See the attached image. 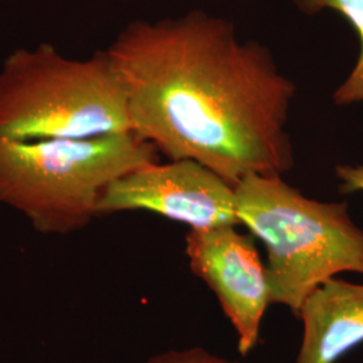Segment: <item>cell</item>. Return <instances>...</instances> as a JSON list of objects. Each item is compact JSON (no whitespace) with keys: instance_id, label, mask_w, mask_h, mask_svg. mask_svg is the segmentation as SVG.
<instances>
[{"instance_id":"6da1fadb","label":"cell","mask_w":363,"mask_h":363,"mask_svg":"<svg viewBox=\"0 0 363 363\" xmlns=\"http://www.w3.org/2000/svg\"><path fill=\"white\" fill-rule=\"evenodd\" d=\"M130 132L169 160L191 159L235 187L247 175L292 169L286 123L294 82L271 52L240 42L203 13L136 22L105 50Z\"/></svg>"},{"instance_id":"7a4b0ae2","label":"cell","mask_w":363,"mask_h":363,"mask_svg":"<svg viewBox=\"0 0 363 363\" xmlns=\"http://www.w3.org/2000/svg\"><path fill=\"white\" fill-rule=\"evenodd\" d=\"M157 162L155 145L133 132L0 140V208L21 213L45 235L76 233L97 217L100 196L112 182Z\"/></svg>"},{"instance_id":"3957f363","label":"cell","mask_w":363,"mask_h":363,"mask_svg":"<svg viewBox=\"0 0 363 363\" xmlns=\"http://www.w3.org/2000/svg\"><path fill=\"white\" fill-rule=\"evenodd\" d=\"M240 223L268 253L271 300L296 316L306 298L345 272L363 274V230L346 202H320L281 177L252 174L235 186Z\"/></svg>"},{"instance_id":"277c9868","label":"cell","mask_w":363,"mask_h":363,"mask_svg":"<svg viewBox=\"0 0 363 363\" xmlns=\"http://www.w3.org/2000/svg\"><path fill=\"white\" fill-rule=\"evenodd\" d=\"M130 132L105 50L67 58L52 45L16 49L0 67V140L91 139Z\"/></svg>"},{"instance_id":"5b68a950","label":"cell","mask_w":363,"mask_h":363,"mask_svg":"<svg viewBox=\"0 0 363 363\" xmlns=\"http://www.w3.org/2000/svg\"><path fill=\"white\" fill-rule=\"evenodd\" d=\"M150 211L190 229L235 226V187L213 169L191 160L152 163L112 182L100 196L97 216Z\"/></svg>"},{"instance_id":"8992f818","label":"cell","mask_w":363,"mask_h":363,"mask_svg":"<svg viewBox=\"0 0 363 363\" xmlns=\"http://www.w3.org/2000/svg\"><path fill=\"white\" fill-rule=\"evenodd\" d=\"M190 268L218 298L238 337V351L247 355L259 342L264 313L272 304L267 267L253 237L235 226L190 229L186 235Z\"/></svg>"},{"instance_id":"52a82bcc","label":"cell","mask_w":363,"mask_h":363,"mask_svg":"<svg viewBox=\"0 0 363 363\" xmlns=\"http://www.w3.org/2000/svg\"><path fill=\"white\" fill-rule=\"evenodd\" d=\"M298 316L303 339L296 363H335L363 343V284L333 277L306 298Z\"/></svg>"},{"instance_id":"ba28073f","label":"cell","mask_w":363,"mask_h":363,"mask_svg":"<svg viewBox=\"0 0 363 363\" xmlns=\"http://www.w3.org/2000/svg\"><path fill=\"white\" fill-rule=\"evenodd\" d=\"M298 6L308 11L318 13L330 9L340 13L354 28L359 39V55L350 74L334 91L333 101L339 106L363 104V0H296Z\"/></svg>"},{"instance_id":"9c48e42d","label":"cell","mask_w":363,"mask_h":363,"mask_svg":"<svg viewBox=\"0 0 363 363\" xmlns=\"http://www.w3.org/2000/svg\"><path fill=\"white\" fill-rule=\"evenodd\" d=\"M144 363H238L220 358L210 351L193 347L187 350H169L159 352Z\"/></svg>"},{"instance_id":"30bf717a","label":"cell","mask_w":363,"mask_h":363,"mask_svg":"<svg viewBox=\"0 0 363 363\" xmlns=\"http://www.w3.org/2000/svg\"><path fill=\"white\" fill-rule=\"evenodd\" d=\"M335 174L340 181V193L351 194L363 191V166L340 164L335 167Z\"/></svg>"}]
</instances>
